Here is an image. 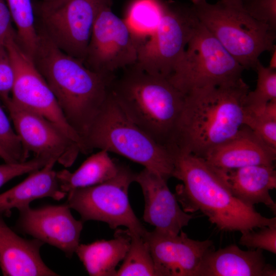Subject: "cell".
Returning a JSON list of instances; mask_svg holds the SVG:
<instances>
[{
	"instance_id": "obj_21",
	"label": "cell",
	"mask_w": 276,
	"mask_h": 276,
	"mask_svg": "<svg viewBox=\"0 0 276 276\" xmlns=\"http://www.w3.org/2000/svg\"><path fill=\"white\" fill-rule=\"evenodd\" d=\"M56 163L54 160L49 162L40 169L30 173L22 181L1 194L0 214L29 206L37 199L50 197L60 200L67 195L61 189L57 172L53 169Z\"/></svg>"
},
{
	"instance_id": "obj_28",
	"label": "cell",
	"mask_w": 276,
	"mask_h": 276,
	"mask_svg": "<svg viewBox=\"0 0 276 276\" xmlns=\"http://www.w3.org/2000/svg\"><path fill=\"white\" fill-rule=\"evenodd\" d=\"M0 144L17 163L27 160L29 154L24 149L20 140L12 128L10 121L0 106Z\"/></svg>"
},
{
	"instance_id": "obj_14",
	"label": "cell",
	"mask_w": 276,
	"mask_h": 276,
	"mask_svg": "<svg viewBox=\"0 0 276 276\" xmlns=\"http://www.w3.org/2000/svg\"><path fill=\"white\" fill-rule=\"evenodd\" d=\"M65 203L38 208L19 209L16 227L44 243L54 246L71 258L75 252L83 228V221L76 219Z\"/></svg>"
},
{
	"instance_id": "obj_22",
	"label": "cell",
	"mask_w": 276,
	"mask_h": 276,
	"mask_svg": "<svg viewBox=\"0 0 276 276\" xmlns=\"http://www.w3.org/2000/svg\"><path fill=\"white\" fill-rule=\"evenodd\" d=\"M113 239L79 244L75 252L91 276H116V267L129 249L131 238L128 231L117 229Z\"/></svg>"
},
{
	"instance_id": "obj_26",
	"label": "cell",
	"mask_w": 276,
	"mask_h": 276,
	"mask_svg": "<svg viewBox=\"0 0 276 276\" xmlns=\"http://www.w3.org/2000/svg\"><path fill=\"white\" fill-rule=\"evenodd\" d=\"M129 233V248L116 276H156L153 261L143 236Z\"/></svg>"
},
{
	"instance_id": "obj_19",
	"label": "cell",
	"mask_w": 276,
	"mask_h": 276,
	"mask_svg": "<svg viewBox=\"0 0 276 276\" xmlns=\"http://www.w3.org/2000/svg\"><path fill=\"white\" fill-rule=\"evenodd\" d=\"M274 266L267 263L260 249L243 250L236 245L210 251L197 276H275Z\"/></svg>"
},
{
	"instance_id": "obj_7",
	"label": "cell",
	"mask_w": 276,
	"mask_h": 276,
	"mask_svg": "<svg viewBox=\"0 0 276 276\" xmlns=\"http://www.w3.org/2000/svg\"><path fill=\"white\" fill-rule=\"evenodd\" d=\"M244 68L197 19L186 49L168 78L183 94L236 82Z\"/></svg>"
},
{
	"instance_id": "obj_4",
	"label": "cell",
	"mask_w": 276,
	"mask_h": 276,
	"mask_svg": "<svg viewBox=\"0 0 276 276\" xmlns=\"http://www.w3.org/2000/svg\"><path fill=\"white\" fill-rule=\"evenodd\" d=\"M124 69L112 84L114 99L134 123L171 151L185 95L166 77L133 65Z\"/></svg>"
},
{
	"instance_id": "obj_16",
	"label": "cell",
	"mask_w": 276,
	"mask_h": 276,
	"mask_svg": "<svg viewBox=\"0 0 276 276\" xmlns=\"http://www.w3.org/2000/svg\"><path fill=\"white\" fill-rule=\"evenodd\" d=\"M135 182L140 185L144 197L143 219L154 226L155 231L176 236L193 219V214L180 208L167 180L157 173L144 168L136 173Z\"/></svg>"
},
{
	"instance_id": "obj_35",
	"label": "cell",
	"mask_w": 276,
	"mask_h": 276,
	"mask_svg": "<svg viewBox=\"0 0 276 276\" xmlns=\"http://www.w3.org/2000/svg\"><path fill=\"white\" fill-rule=\"evenodd\" d=\"M0 158L6 163H14L16 162L5 148L0 144Z\"/></svg>"
},
{
	"instance_id": "obj_36",
	"label": "cell",
	"mask_w": 276,
	"mask_h": 276,
	"mask_svg": "<svg viewBox=\"0 0 276 276\" xmlns=\"http://www.w3.org/2000/svg\"><path fill=\"white\" fill-rule=\"evenodd\" d=\"M272 55L269 62L268 67L272 70H276V48L271 52Z\"/></svg>"
},
{
	"instance_id": "obj_13",
	"label": "cell",
	"mask_w": 276,
	"mask_h": 276,
	"mask_svg": "<svg viewBox=\"0 0 276 276\" xmlns=\"http://www.w3.org/2000/svg\"><path fill=\"white\" fill-rule=\"evenodd\" d=\"M2 103L8 110L15 131L25 150L34 157L54 160L65 167L71 166L80 146L44 118L15 104L10 97Z\"/></svg>"
},
{
	"instance_id": "obj_34",
	"label": "cell",
	"mask_w": 276,
	"mask_h": 276,
	"mask_svg": "<svg viewBox=\"0 0 276 276\" xmlns=\"http://www.w3.org/2000/svg\"><path fill=\"white\" fill-rule=\"evenodd\" d=\"M12 17L5 0H0V38L14 33Z\"/></svg>"
},
{
	"instance_id": "obj_12",
	"label": "cell",
	"mask_w": 276,
	"mask_h": 276,
	"mask_svg": "<svg viewBox=\"0 0 276 276\" xmlns=\"http://www.w3.org/2000/svg\"><path fill=\"white\" fill-rule=\"evenodd\" d=\"M141 44L125 20L107 7L95 21L84 63L97 73L114 75L136 63Z\"/></svg>"
},
{
	"instance_id": "obj_18",
	"label": "cell",
	"mask_w": 276,
	"mask_h": 276,
	"mask_svg": "<svg viewBox=\"0 0 276 276\" xmlns=\"http://www.w3.org/2000/svg\"><path fill=\"white\" fill-rule=\"evenodd\" d=\"M44 243L19 236L5 223L0 214V268L5 276H56L44 263L40 254Z\"/></svg>"
},
{
	"instance_id": "obj_1",
	"label": "cell",
	"mask_w": 276,
	"mask_h": 276,
	"mask_svg": "<svg viewBox=\"0 0 276 276\" xmlns=\"http://www.w3.org/2000/svg\"><path fill=\"white\" fill-rule=\"evenodd\" d=\"M249 91L242 78L185 94L172 151L203 158L234 137L244 125L245 99Z\"/></svg>"
},
{
	"instance_id": "obj_27",
	"label": "cell",
	"mask_w": 276,
	"mask_h": 276,
	"mask_svg": "<svg viewBox=\"0 0 276 276\" xmlns=\"http://www.w3.org/2000/svg\"><path fill=\"white\" fill-rule=\"evenodd\" d=\"M255 70L257 73L256 87L247 93L246 106L260 105L276 100V70L265 67L259 61Z\"/></svg>"
},
{
	"instance_id": "obj_11",
	"label": "cell",
	"mask_w": 276,
	"mask_h": 276,
	"mask_svg": "<svg viewBox=\"0 0 276 276\" xmlns=\"http://www.w3.org/2000/svg\"><path fill=\"white\" fill-rule=\"evenodd\" d=\"M6 43L14 70L11 101L18 106L53 123L80 146L82 153L88 154L84 141L69 124L54 94L32 58L19 44L16 32L7 37Z\"/></svg>"
},
{
	"instance_id": "obj_29",
	"label": "cell",
	"mask_w": 276,
	"mask_h": 276,
	"mask_svg": "<svg viewBox=\"0 0 276 276\" xmlns=\"http://www.w3.org/2000/svg\"><path fill=\"white\" fill-rule=\"evenodd\" d=\"M242 233L239 243L249 249L266 250L276 254V224L259 227Z\"/></svg>"
},
{
	"instance_id": "obj_23",
	"label": "cell",
	"mask_w": 276,
	"mask_h": 276,
	"mask_svg": "<svg viewBox=\"0 0 276 276\" xmlns=\"http://www.w3.org/2000/svg\"><path fill=\"white\" fill-rule=\"evenodd\" d=\"M120 165L109 152L100 150L88 157L74 172L63 169L57 172L61 189L66 194L71 191L100 184L113 177Z\"/></svg>"
},
{
	"instance_id": "obj_25",
	"label": "cell",
	"mask_w": 276,
	"mask_h": 276,
	"mask_svg": "<svg viewBox=\"0 0 276 276\" xmlns=\"http://www.w3.org/2000/svg\"><path fill=\"white\" fill-rule=\"evenodd\" d=\"M161 14L160 0H134L124 20L142 44L157 28Z\"/></svg>"
},
{
	"instance_id": "obj_37",
	"label": "cell",
	"mask_w": 276,
	"mask_h": 276,
	"mask_svg": "<svg viewBox=\"0 0 276 276\" xmlns=\"http://www.w3.org/2000/svg\"><path fill=\"white\" fill-rule=\"evenodd\" d=\"M225 1L242 6V0H225Z\"/></svg>"
},
{
	"instance_id": "obj_2",
	"label": "cell",
	"mask_w": 276,
	"mask_h": 276,
	"mask_svg": "<svg viewBox=\"0 0 276 276\" xmlns=\"http://www.w3.org/2000/svg\"><path fill=\"white\" fill-rule=\"evenodd\" d=\"M32 57L37 69L54 94L67 121L85 138L110 92L114 75H106L87 67L82 60L56 46L38 31Z\"/></svg>"
},
{
	"instance_id": "obj_32",
	"label": "cell",
	"mask_w": 276,
	"mask_h": 276,
	"mask_svg": "<svg viewBox=\"0 0 276 276\" xmlns=\"http://www.w3.org/2000/svg\"><path fill=\"white\" fill-rule=\"evenodd\" d=\"M48 162L46 159L34 157L24 162L0 165V188L16 177L40 169Z\"/></svg>"
},
{
	"instance_id": "obj_30",
	"label": "cell",
	"mask_w": 276,
	"mask_h": 276,
	"mask_svg": "<svg viewBox=\"0 0 276 276\" xmlns=\"http://www.w3.org/2000/svg\"><path fill=\"white\" fill-rule=\"evenodd\" d=\"M242 7L252 18L276 30V0H242Z\"/></svg>"
},
{
	"instance_id": "obj_20",
	"label": "cell",
	"mask_w": 276,
	"mask_h": 276,
	"mask_svg": "<svg viewBox=\"0 0 276 276\" xmlns=\"http://www.w3.org/2000/svg\"><path fill=\"white\" fill-rule=\"evenodd\" d=\"M219 172L233 195L241 202L253 207L256 204L263 203L275 214L276 204L269 193L276 188L274 165H252Z\"/></svg>"
},
{
	"instance_id": "obj_31",
	"label": "cell",
	"mask_w": 276,
	"mask_h": 276,
	"mask_svg": "<svg viewBox=\"0 0 276 276\" xmlns=\"http://www.w3.org/2000/svg\"><path fill=\"white\" fill-rule=\"evenodd\" d=\"M6 37L0 38V100L11 97L14 80V70L6 43Z\"/></svg>"
},
{
	"instance_id": "obj_33",
	"label": "cell",
	"mask_w": 276,
	"mask_h": 276,
	"mask_svg": "<svg viewBox=\"0 0 276 276\" xmlns=\"http://www.w3.org/2000/svg\"><path fill=\"white\" fill-rule=\"evenodd\" d=\"M244 124L266 145L276 149V121L258 119L245 114Z\"/></svg>"
},
{
	"instance_id": "obj_24",
	"label": "cell",
	"mask_w": 276,
	"mask_h": 276,
	"mask_svg": "<svg viewBox=\"0 0 276 276\" xmlns=\"http://www.w3.org/2000/svg\"><path fill=\"white\" fill-rule=\"evenodd\" d=\"M16 27L17 40L25 52L32 57L39 34L32 0H5Z\"/></svg>"
},
{
	"instance_id": "obj_6",
	"label": "cell",
	"mask_w": 276,
	"mask_h": 276,
	"mask_svg": "<svg viewBox=\"0 0 276 276\" xmlns=\"http://www.w3.org/2000/svg\"><path fill=\"white\" fill-rule=\"evenodd\" d=\"M191 2L198 20L244 69L255 70L260 55L276 48V30L252 18L241 6L225 0Z\"/></svg>"
},
{
	"instance_id": "obj_9",
	"label": "cell",
	"mask_w": 276,
	"mask_h": 276,
	"mask_svg": "<svg viewBox=\"0 0 276 276\" xmlns=\"http://www.w3.org/2000/svg\"><path fill=\"white\" fill-rule=\"evenodd\" d=\"M136 173L120 165L117 174L99 185L78 188L67 194L66 203L76 211L83 221L94 220L107 223L111 229L127 227L132 234L143 236L146 232L135 215L128 198V190Z\"/></svg>"
},
{
	"instance_id": "obj_10",
	"label": "cell",
	"mask_w": 276,
	"mask_h": 276,
	"mask_svg": "<svg viewBox=\"0 0 276 276\" xmlns=\"http://www.w3.org/2000/svg\"><path fill=\"white\" fill-rule=\"evenodd\" d=\"M161 17L154 33L139 47L133 64L169 78L181 57L197 20L190 6L160 0Z\"/></svg>"
},
{
	"instance_id": "obj_17",
	"label": "cell",
	"mask_w": 276,
	"mask_h": 276,
	"mask_svg": "<svg viewBox=\"0 0 276 276\" xmlns=\"http://www.w3.org/2000/svg\"><path fill=\"white\" fill-rule=\"evenodd\" d=\"M202 158L217 171L225 173L249 166L273 165L276 149L244 125L234 137L213 149Z\"/></svg>"
},
{
	"instance_id": "obj_15",
	"label": "cell",
	"mask_w": 276,
	"mask_h": 276,
	"mask_svg": "<svg viewBox=\"0 0 276 276\" xmlns=\"http://www.w3.org/2000/svg\"><path fill=\"white\" fill-rule=\"evenodd\" d=\"M143 237L156 276H197L204 258L214 248L213 241L193 240L182 230L176 236L146 231Z\"/></svg>"
},
{
	"instance_id": "obj_3",
	"label": "cell",
	"mask_w": 276,
	"mask_h": 276,
	"mask_svg": "<svg viewBox=\"0 0 276 276\" xmlns=\"http://www.w3.org/2000/svg\"><path fill=\"white\" fill-rule=\"evenodd\" d=\"M173 176L182 181L174 195L187 213L200 211L221 231L249 230L276 224L232 193L222 175L203 158L174 151Z\"/></svg>"
},
{
	"instance_id": "obj_5",
	"label": "cell",
	"mask_w": 276,
	"mask_h": 276,
	"mask_svg": "<svg viewBox=\"0 0 276 276\" xmlns=\"http://www.w3.org/2000/svg\"><path fill=\"white\" fill-rule=\"evenodd\" d=\"M94 149L123 156L168 180L173 176L174 155L134 123L114 99L111 90L85 138Z\"/></svg>"
},
{
	"instance_id": "obj_8",
	"label": "cell",
	"mask_w": 276,
	"mask_h": 276,
	"mask_svg": "<svg viewBox=\"0 0 276 276\" xmlns=\"http://www.w3.org/2000/svg\"><path fill=\"white\" fill-rule=\"evenodd\" d=\"M112 0H42L33 4L43 33L66 54L84 62L95 21Z\"/></svg>"
}]
</instances>
